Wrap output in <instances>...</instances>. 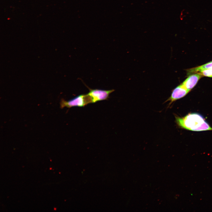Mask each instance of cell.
Returning a JSON list of instances; mask_svg holds the SVG:
<instances>
[{"instance_id": "7", "label": "cell", "mask_w": 212, "mask_h": 212, "mask_svg": "<svg viewBox=\"0 0 212 212\" xmlns=\"http://www.w3.org/2000/svg\"><path fill=\"white\" fill-rule=\"evenodd\" d=\"M198 73H200L203 76L212 77V69H203L200 71Z\"/></svg>"}, {"instance_id": "3", "label": "cell", "mask_w": 212, "mask_h": 212, "mask_svg": "<svg viewBox=\"0 0 212 212\" xmlns=\"http://www.w3.org/2000/svg\"><path fill=\"white\" fill-rule=\"evenodd\" d=\"M89 92L87 94L91 101L95 103L98 101L107 100L110 94L114 91V90H103L100 89H92L89 88Z\"/></svg>"}, {"instance_id": "2", "label": "cell", "mask_w": 212, "mask_h": 212, "mask_svg": "<svg viewBox=\"0 0 212 212\" xmlns=\"http://www.w3.org/2000/svg\"><path fill=\"white\" fill-rule=\"evenodd\" d=\"M91 103L90 100L87 95H80L68 101L62 99L60 103V108L65 107L70 108L74 107H83Z\"/></svg>"}, {"instance_id": "6", "label": "cell", "mask_w": 212, "mask_h": 212, "mask_svg": "<svg viewBox=\"0 0 212 212\" xmlns=\"http://www.w3.org/2000/svg\"><path fill=\"white\" fill-rule=\"evenodd\" d=\"M206 69H212V61L209 62L201 66L188 69L189 73H197L201 70Z\"/></svg>"}, {"instance_id": "5", "label": "cell", "mask_w": 212, "mask_h": 212, "mask_svg": "<svg viewBox=\"0 0 212 212\" xmlns=\"http://www.w3.org/2000/svg\"><path fill=\"white\" fill-rule=\"evenodd\" d=\"M203 76L199 73H194L189 75L182 83L184 87L190 91L196 85Z\"/></svg>"}, {"instance_id": "1", "label": "cell", "mask_w": 212, "mask_h": 212, "mask_svg": "<svg viewBox=\"0 0 212 212\" xmlns=\"http://www.w3.org/2000/svg\"><path fill=\"white\" fill-rule=\"evenodd\" d=\"M175 118L179 127L187 130L195 131L212 130V127L198 113H189L183 117L175 116Z\"/></svg>"}, {"instance_id": "4", "label": "cell", "mask_w": 212, "mask_h": 212, "mask_svg": "<svg viewBox=\"0 0 212 212\" xmlns=\"http://www.w3.org/2000/svg\"><path fill=\"white\" fill-rule=\"evenodd\" d=\"M189 92L181 84L172 90L170 97L166 102L169 101L170 105L176 100L184 97Z\"/></svg>"}]
</instances>
